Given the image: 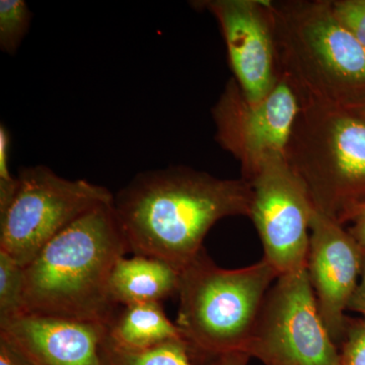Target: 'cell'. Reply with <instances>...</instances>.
I'll use <instances>...</instances> for the list:
<instances>
[{
    "label": "cell",
    "instance_id": "cell-16",
    "mask_svg": "<svg viewBox=\"0 0 365 365\" xmlns=\"http://www.w3.org/2000/svg\"><path fill=\"white\" fill-rule=\"evenodd\" d=\"M25 267L0 251V321L23 314Z\"/></svg>",
    "mask_w": 365,
    "mask_h": 365
},
{
    "label": "cell",
    "instance_id": "cell-15",
    "mask_svg": "<svg viewBox=\"0 0 365 365\" xmlns=\"http://www.w3.org/2000/svg\"><path fill=\"white\" fill-rule=\"evenodd\" d=\"M108 335V334H107ZM191 347L184 339L170 340L146 349H126L106 337L102 347L104 365H194ZM209 365H217V361Z\"/></svg>",
    "mask_w": 365,
    "mask_h": 365
},
{
    "label": "cell",
    "instance_id": "cell-25",
    "mask_svg": "<svg viewBox=\"0 0 365 365\" xmlns=\"http://www.w3.org/2000/svg\"><path fill=\"white\" fill-rule=\"evenodd\" d=\"M344 108H347L348 110H350V111L354 113L355 115H357V116L361 118L365 121V98H361V100L354 103V104Z\"/></svg>",
    "mask_w": 365,
    "mask_h": 365
},
{
    "label": "cell",
    "instance_id": "cell-4",
    "mask_svg": "<svg viewBox=\"0 0 365 365\" xmlns=\"http://www.w3.org/2000/svg\"><path fill=\"white\" fill-rule=\"evenodd\" d=\"M275 269L262 259L247 267L216 265L203 249L180 271L175 323L191 349L215 355L246 351L273 283ZM246 353V352H245Z\"/></svg>",
    "mask_w": 365,
    "mask_h": 365
},
{
    "label": "cell",
    "instance_id": "cell-17",
    "mask_svg": "<svg viewBox=\"0 0 365 365\" xmlns=\"http://www.w3.org/2000/svg\"><path fill=\"white\" fill-rule=\"evenodd\" d=\"M32 13L24 0L0 1V48L14 55L30 28Z\"/></svg>",
    "mask_w": 365,
    "mask_h": 365
},
{
    "label": "cell",
    "instance_id": "cell-8",
    "mask_svg": "<svg viewBox=\"0 0 365 365\" xmlns=\"http://www.w3.org/2000/svg\"><path fill=\"white\" fill-rule=\"evenodd\" d=\"M299 110L284 79L258 102L248 100L234 78L227 81L211 115L216 143L240 163L242 179L249 181L264 163L285 157Z\"/></svg>",
    "mask_w": 365,
    "mask_h": 365
},
{
    "label": "cell",
    "instance_id": "cell-11",
    "mask_svg": "<svg viewBox=\"0 0 365 365\" xmlns=\"http://www.w3.org/2000/svg\"><path fill=\"white\" fill-rule=\"evenodd\" d=\"M364 248L344 225L314 210L307 272L319 314L338 346L344 337L348 311L359 285Z\"/></svg>",
    "mask_w": 365,
    "mask_h": 365
},
{
    "label": "cell",
    "instance_id": "cell-21",
    "mask_svg": "<svg viewBox=\"0 0 365 365\" xmlns=\"http://www.w3.org/2000/svg\"><path fill=\"white\" fill-rule=\"evenodd\" d=\"M342 225L347 228L360 246L365 249V203L351 209L343 218Z\"/></svg>",
    "mask_w": 365,
    "mask_h": 365
},
{
    "label": "cell",
    "instance_id": "cell-24",
    "mask_svg": "<svg viewBox=\"0 0 365 365\" xmlns=\"http://www.w3.org/2000/svg\"><path fill=\"white\" fill-rule=\"evenodd\" d=\"M251 357L245 352H232L216 359L217 365H248Z\"/></svg>",
    "mask_w": 365,
    "mask_h": 365
},
{
    "label": "cell",
    "instance_id": "cell-5",
    "mask_svg": "<svg viewBox=\"0 0 365 365\" xmlns=\"http://www.w3.org/2000/svg\"><path fill=\"white\" fill-rule=\"evenodd\" d=\"M285 160L322 215L342 225L365 203V121L347 108L300 105Z\"/></svg>",
    "mask_w": 365,
    "mask_h": 365
},
{
    "label": "cell",
    "instance_id": "cell-19",
    "mask_svg": "<svg viewBox=\"0 0 365 365\" xmlns=\"http://www.w3.org/2000/svg\"><path fill=\"white\" fill-rule=\"evenodd\" d=\"M334 16L365 48V0L331 1Z\"/></svg>",
    "mask_w": 365,
    "mask_h": 365
},
{
    "label": "cell",
    "instance_id": "cell-3",
    "mask_svg": "<svg viewBox=\"0 0 365 365\" xmlns=\"http://www.w3.org/2000/svg\"><path fill=\"white\" fill-rule=\"evenodd\" d=\"M271 9L278 74L300 105L348 107L365 98V48L330 0L272 1Z\"/></svg>",
    "mask_w": 365,
    "mask_h": 365
},
{
    "label": "cell",
    "instance_id": "cell-9",
    "mask_svg": "<svg viewBox=\"0 0 365 365\" xmlns=\"http://www.w3.org/2000/svg\"><path fill=\"white\" fill-rule=\"evenodd\" d=\"M252 188L251 212L263 260L278 275L307 267L314 205L306 187L285 157L268 160L247 181Z\"/></svg>",
    "mask_w": 365,
    "mask_h": 365
},
{
    "label": "cell",
    "instance_id": "cell-18",
    "mask_svg": "<svg viewBox=\"0 0 365 365\" xmlns=\"http://www.w3.org/2000/svg\"><path fill=\"white\" fill-rule=\"evenodd\" d=\"M339 348L342 365H365V318L348 317Z\"/></svg>",
    "mask_w": 365,
    "mask_h": 365
},
{
    "label": "cell",
    "instance_id": "cell-12",
    "mask_svg": "<svg viewBox=\"0 0 365 365\" xmlns=\"http://www.w3.org/2000/svg\"><path fill=\"white\" fill-rule=\"evenodd\" d=\"M108 326L96 322L24 313L0 321V340L30 365H104Z\"/></svg>",
    "mask_w": 365,
    "mask_h": 365
},
{
    "label": "cell",
    "instance_id": "cell-22",
    "mask_svg": "<svg viewBox=\"0 0 365 365\" xmlns=\"http://www.w3.org/2000/svg\"><path fill=\"white\" fill-rule=\"evenodd\" d=\"M348 311L361 314L362 318H365V249H364V259H362V269L359 285L350 300Z\"/></svg>",
    "mask_w": 365,
    "mask_h": 365
},
{
    "label": "cell",
    "instance_id": "cell-14",
    "mask_svg": "<svg viewBox=\"0 0 365 365\" xmlns=\"http://www.w3.org/2000/svg\"><path fill=\"white\" fill-rule=\"evenodd\" d=\"M108 340L126 349H146L170 340L184 339L160 302L120 307L108 324Z\"/></svg>",
    "mask_w": 365,
    "mask_h": 365
},
{
    "label": "cell",
    "instance_id": "cell-7",
    "mask_svg": "<svg viewBox=\"0 0 365 365\" xmlns=\"http://www.w3.org/2000/svg\"><path fill=\"white\" fill-rule=\"evenodd\" d=\"M265 365H342L319 314L307 269L278 276L246 351Z\"/></svg>",
    "mask_w": 365,
    "mask_h": 365
},
{
    "label": "cell",
    "instance_id": "cell-6",
    "mask_svg": "<svg viewBox=\"0 0 365 365\" xmlns=\"http://www.w3.org/2000/svg\"><path fill=\"white\" fill-rule=\"evenodd\" d=\"M18 180L13 200L0 212V251L23 267L79 217L114 202L105 187L66 179L46 165L23 168Z\"/></svg>",
    "mask_w": 365,
    "mask_h": 365
},
{
    "label": "cell",
    "instance_id": "cell-1",
    "mask_svg": "<svg viewBox=\"0 0 365 365\" xmlns=\"http://www.w3.org/2000/svg\"><path fill=\"white\" fill-rule=\"evenodd\" d=\"M251 185L184 167L148 170L114 196L118 220L134 255L182 268L202 251L213 225L251 212Z\"/></svg>",
    "mask_w": 365,
    "mask_h": 365
},
{
    "label": "cell",
    "instance_id": "cell-23",
    "mask_svg": "<svg viewBox=\"0 0 365 365\" xmlns=\"http://www.w3.org/2000/svg\"><path fill=\"white\" fill-rule=\"evenodd\" d=\"M0 365H30L11 346L0 340Z\"/></svg>",
    "mask_w": 365,
    "mask_h": 365
},
{
    "label": "cell",
    "instance_id": "cell-13",
    "mask_svg": "<svg viewBox=\"0 0 365 365\" xmlns=\"http://www.w3.org/2000/svg\"><path fill=\"white\" fill-rule=\"evenodd\" d=\"M180 271L158 259L134 255L118 260L109 282L112 302L117 307L160 302L178 294Z\"/></svg>",
    "mask_w": 365,
    "mask_h": 365
},
{
    "label": "cell",
    "instance_id": "cell-2",
    "mask_svg": "<svg viewBox=\"0 0 365 365\" xmlns=\"http://www.w3.org/2000/svg\"><path fill=\"white\" fill-rule=\"evenodd\" d=\"M130 253L114 202L91 210L41 250L25 267L24 313L108 326L120 307L112 302L115 264Z\"/></svg>",
    "mask_w": 365,
    "mask_h": 365
},
{
    "label": "cell",
    "instance_id": "cell-10",
    "mask_svg": "<svg viewBox=\"0 0 365 365\" xmlns=\"http://www.w3.org/2000/svg\"><path fill=\"white\" fill-rule=\"evenodd\" d=\"M271 4L267 0L192 2L217 21L234 78L251 102L267 97L279 81Z\"/></svg>",
    "mask_w": 365,
    "mask_h": 365
},
{
    "label": "cell",
    "instance_id": "cell-20",
    "mask_svg": "<svg viewBox=\"0 0 365 365\" xmlns=\"http://www.w3.org/2000/svg\"><path fill=\"white\" fill-rule=\"evenodd\" d=\"M11 135L6 125H0V212L13 200L18 189V177H14L9 170V150Z\"/></svg>",
    "mask_w": 365,
    "mask_h": 365
}]
</instances>
